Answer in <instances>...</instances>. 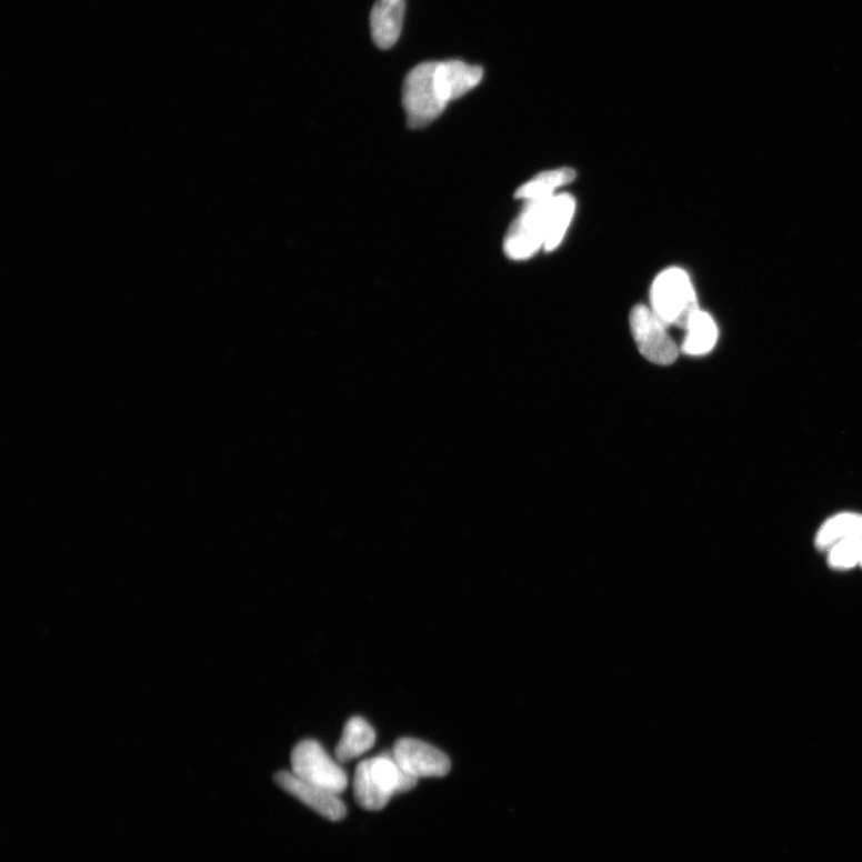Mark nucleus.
Masks as SVG:
<instances>
[{
    "instance_id": "nucleus-6",
    "label": "nucleus",
    "mask_w": 862,
    "mask_h": 862,
    "mask_svg": "<svg viewBox=\"0 0 862 862\" xmlns=\"http://www.w3.org/2000/svg\"><path fill=\"white\" fill-rule=\"evenodd\" d=\"M630 329L641 355L659 365H670L679 358L676 348L668 327L651 308L639 304L631 311Z\"/></svg>"
},
{
    "instance_id": "nucleus-11",
    "label": "nucleus",
    "mask_w": 862,
    "mask_h": 862,
    "mask_svg": "<svg viewBox=\"0 0 862 862\" xmlns=\"http://www.w3.org/2000/svg\"><path fill=\"white\" fill-rule=\"evenodd\" d=\"M575 178L577 173L571 168L552 169V171L538 174L523 183L517 190L515 197L525 200L527 203L532 202V200L548 199L557 196L558 190L571 183Z\"/></svg>"
},
{
    "instance_id": "nucleus-10",
    "label": "nucleus",
    "mask_w": 862,
    "mask_h": 862,
    "mask_svg": "<svg viewBox=\"0 0 862 862\" xmlns=\"http://www.w3.org/2000/svg\"><path fill=\"white\" fill-rule=\"evenodd\" d=\"M377 742L374 729L360 716L351 718L344 728L340 743L335 748L338 762L347 763L371 750Z\"/></svg>"
},
{
    "instance_id": "nucleus-15",
    "label": "nucleus",
    "mask_w": 862,
    "mask_h": 862,
    "mask_svg": "<svg viewBox=\"0 0 862 862\" xmlns=\"http://www.w3.org/2000/svg\"><path fill=\"white\" fill-rule=\"evenodd\" d=\"M862 563V535L849 539L829 550V564L840 571Z\"/></svg>"
},
{
    "instance_id": "nucleus-5",
    "label": "nucleus",
    "mask_w": 862,
    "mask_h": 862,
    "mask_svg": "<svg viewBox=\"0 0 862 862\" xmlns=\"http://www.w3.org/2000/svg\"><path fill=\"white\" fill-rule=\"evenodd\" d=\"M291 772L301 780L338 795L348 788V775L343 768L312 739H307L292 750Z\"/></svg>"
},
{
    "instance_id": "nucleus-12",
    "label": "nucleus",
    "mask_w": 862,
    "mask_h": 862,
    "mask_svg": "<svg viewBox=\"0 0 862 862\" xmlns=\"http://www.w3.org/2000/svg\"><path fill=\"white\" fill-rule=\"evenodd\" d=\"M685 330L683 351L688 355H705L714 349L719 332L716 323L710 314L702 311L696 312L690 319Z\"/></svg>"
},
{
    "instance_id": "nucleus-16",
    "label": "nucleus",
    "mask_w": 862,
    "mask_h": 862,
    "mask_svg": "<svg viewBox=\"0 0 862 862\" xmlns=\"http://www.w3.org/2000/svg\"><path fill=\"white\" fill-rule=\"evenodd\" d=\"M861 567H862V563H861Z\"/></svg>"
},
{
    "instance_id": "nucleus-13",
    "label": "nucleus",
    "mask_w": 862,
    "mask_h": 862,
    "mask_svg": "<svg viewBox=\"0 0 862 862\" xmlns=\"http://www.w3.org/2000/svg\"><path fill=\"white\" fill-rule=\"evenodd\" d=\"M862 535V515L842 513L829 519L815 538L821 550H831L849 539Z\"/></svg>"
},
{
    "instance_id": "nucleus-2",
    "label": "nucleus",
    "mask_w": 862,
    "mask_h": 862,
    "mask_svg": "<svg viewBox=\"0 0 862 862\" xmlns=\"http://www.w3.org/2000/svg\"><path fill=\"white\" fill-rule=\"evenodd\" d=\"M418 781L397 764L392 754H380L358 765L353 793L361 808L380 811L395 793L411 791Z\"/></svg>"
},
{
    "instance_id": "nucleus-4",
    "label": "nucleus",
    "mask_w": 862,
    "mask_h": 862,
    "mask_svg": "<svg viewBox=\"0 0 862 862\" xmlns=\"http://www.w3.org/2000/svg\"><path fill=\"white\" fill-rule=\"evenodd\" d=\"M555 197V196H553ZM532 200L518 216L503 242L508 258L527 260L545 250L550 235L552 199Z\"/></svg>"
},
{
    "instance_id": "nucleus-14",
    "label": "nucleus",
    "mask_w": 862,
    "mask_h": 862,
    "mask_svg": "<svg viewBox=\"0 0 862 862\" xmlns=\"http://www.w3.org/2000/svg\"><path fill=\"white\" fill-rule=\"evenodd\" d=\"M577 203L571 194H557L552 199L550 235L545 251L557 250L564 239L575 214Z\"/></svg>"
},
{
    "instance_id": "nucleus-3",
    "label": "nucleus",
    "mask_w": 862,
    "mask_h": 862,
    "mask_svg": "<svg viewBox=\"0 0 862 862\" xmlns=\"http://www.w3.org/2000/svg\"><path fill=\"white\" fill-rule=\"evenodd\" d=\"M652 311L666 327L685 329L700 311L696 292L689 274L680 268L661 272L651 290Z\"/></svg>"
},
{
    "instance_id": "nucleus-8",
    "label": "nucleus",
    "mask_w": 862,
    "mask_h": 862,
    "mask_svg": "<svg viewBox=\"0 0 862 862\" xmlns=\"http://www.w3.org/2000/svg\"><path fill=\"white\" fill-rule=\"evenodd\" d=\"M274 781L282 790L299 799L301 803L322 815V818L338 822L342 821L347 815V806L340 795L315 786V784L308 783L292 772L277 773Z\"/></svg>"
},
{
    "instance_id": "nucleus-1",
    "label": "nucleus",
    "mask_w": 862,
    "mask_h": 862,
    "mask_svg": "<svg viewBox=\"0 0 862 862\" xmlns=\"http://www.w3.org/2000/svg\"><path fill=\"white\" fill-rule=\"evenodd\" d=\"M483 69L460 60L428 61L414 67L403 83L408 126L422 129L435 121L450 102L464 97L483 80Z\"/></svg>"
},
{
    "instance_id": "nucleus-7",
    "label": "nucleus",
    "mask_w": 862,
    "mask_h": 862,
    "mask_svg": "<svg viewBox=\"0 0 862 862\" xmlns=\"http://www.w3.org/2000/svg\"><path fill=\"white\" fill-rule=\"evenodd\" d=\"M392 756L414 779L443 778L451 772L448 754L414 738H402L394 744Z\"/></svg>"
},
{
    "instance_id": "nucleus-9",
    "label": "nucleus",
    "mask_w": 862,
    "mask_h": 862,
    "mask_svg": "<svg viewBox=\"0 0 862 862\" xmlns=\"http://www.w3.org/2000/svg\"><path fill=\"white\" fill-rule=\"evenodd\" d=\"M405 0H378L371 12L373 41L381 50H389L402 34Z\"/></svg>"
}]
</instances>
